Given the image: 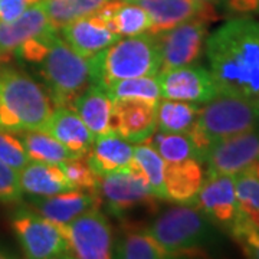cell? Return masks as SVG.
Returning a JSON list of instances; mask_svg holds the SVG:
<instances>
[{
  "instance_id": "1",
  "label": "cell",
  "mask_w": 259,
  "mask_h": 259,
  "mask_svg": "<svg viewBox=\"0 0 259 259\" xmlns=\"http://www.w3.org/2000/svg\"><path fill=\"white\" fill-rule=\"evenodd\" d=\"M204 47L219 95L259 102V20L231 19Z\"/></svg>"
},
{
  "instance_id": "2",
  "label": "cell",
  "mask_w": 259,
  "mask_h": 259,
  "mask_svg": "<svg viewBox=\"0 0 259 259\" xmlns=\"http://www.w3.org/2000/svg\"><path fill=\"white\" fill-rule=\"evenodd\" d=\"M55 104L28 74L0 66V130L42 131Z\"/></svg>"
},
{
  "instance_id": "3",
  "label": "cell",
  "mask_w": 259,
  "mask_h": 259,
  "mask_svg": "<svg viewBox=\"0 0 259 259\" xmlns=\"http://www.w3.org/2000/svg\"><path fill=\"white\" fill-rule=\"evenodd\" d=\"M94 69V83L107 90L111 83L157 75L161 66L156 37L151 33L118 39L112 45L91 56Z\"/></svg>"
},
{
  "instance_id": "4",
  "label": "cell",
  "mask_w": 259,
  "mask_h": 259,
  "mask_svg": "<svg viewBox=\"0 0 259 259\" xmlns=\"http://www.w3.org/2000/svg\"><path fill=\"white\" fill-rule=\"evenodd\" d=\"M255 128H259V102L219 95L200 108L187 134L202 163L213 144Z\"/></svg>"
},
{
  "instance_id": "5",
  "label": "cell",
  "mask_w": 259,
  "mask_h": 259,
  "mask_svg": "<svg viewBox=\"0 0 259 259\" xmlns=\"http://www.w3.org/2000/svg\"><path fill=\"white\" fill-rule=\"evenodd\" d=\"M40 75L49 88L56 107H71L75 100L94 83L91 56L78 54L54 32L47 54L40 59Z\"/></svg>"
},
{
  "instance_id": "6",
  "label": "cell",
  "mask_w": 259,
  "mask_h": 259,
  "mask_svg": "<svg viewBox=\"0 0 259 259\" xmlns=\"http://www.w3.org/2000/svg\"><path fill=\"white\" fill-rule=\"evenodd\" d=\"M146 232L160 243L168 258L199 250L210 239L207 218L186 204L164 210Z\"/></svg>"
},
{
  "instance_id": "7",
  "label": "cell",
  "mask_w": 259,
  "mask_h": 259,
  "mask_svg": "<svg viewBox=\"0 0 259 259\" xmlns=\"http://www.w3.org/2000/svg\"><path fill=\"white\" fill-rule=\"evenodd\" d=\"M97 190L114 216H124L134 209L156 207V196L151 193L147 179L134 161L98 177Z\"/></svg>"
},
{
  "instance_id": "8",
  "label": "cell",
  "mask_w": 259,
  "mask_h": 259,
  "mask_svg": "<svg viewBox=\"0 0 259 259\" xmlns=\"http://www.w3.org/2000/svg\"><path fill=\"white\" fill-rule=\"evenodd\" d=\"M56 226L66 243V258H112L114 239L111 225L100 209L88 210L71 222Z\"/></svg>"
},
{
  "instance_id": "9",
  "label": "cell",
  "mask_w": 259,
  "mask_h": 259,
  "mask_svg": "<svg viewBox=\"0 0 259 259\" xmlns=\"http://www.w3.org/2000/svg\"><path fill=\"white\" fill-rule=\"evenodd\" d=\"M12 228L26 258H66V243L58 226L33 209L18 210Z\"/></svg>"
},
{
  "instance_id": "10",
  "label": "cell",
  "mask_w": 259,
  "mask_h": 259,
  "mask_svg": "<svg viewBox=\"0 0 259 259\" xmlns=\"http://www.w3.org/2000/svg\"><path fill=\"white\" fill-rule=\"evenodd\" d=\"M209 20L192 19L154 35L161 58L160 71L193 64L203 52L209 36Z\"/></svg>"
},
{
  "instance_id": "11",
  "label": "cell",
  "mask_w": 259,
  "mask_h": 259,
  "mask_svg": "<svg viewBox=\"0 0 259 259\" xmlns=\"http://www.w3.org/2000/svg\"><path fill=\"white\" fill-rule=\"evenodd\" d=\"M161 97L167 100L207 104L219 97L210 71L200 65H185L173 69L158 71Z\"/></svg>"
},
{
  "instance_id": "12",
  "label": "cell",
  "mask_w": 259,
  "mask_h": 259,
  "mask_svg": "<svg viewBox=\"0 0 259 259\" xmlns=\"http://www.w3.org/2000/svg\"><path fill=\"white\" fill-rule=\"evenodd\" d=\"M256 161H259V128L213 144L202 160L206 164V176H235Z\"/></svg>"
},
{
  "instance_id": "13",
  "label": "cell",
  "mask_w": 259,
  "mask_h": 259,
  "mask_svg": "<svg viewBox=\"0 0 259 259\" xmlns=\"http://www.w3.org/2000/svg\"><path fill=\"white\" fill-rule=\"evenodd\" d=\"M194 202L207 219L229 229L239 213L235 177L228 175L206 176Z\"/></svg>"
},
{
  "instance_id": "14",
  "label": "cell",
  "mask_w": 259,
  "mask_h": 259,
  "mask_svg": "<svg viewBox=\"0 0 259 259\" xmlns=\"http://www.w3.org/2000/svg\"><path fill=\"white\" fill-rule=\"evenodd\" d=\"M148 13L151 25L148 33L156 35L192 19H206L213 22L216 12L212 3L202 0H137Z\"/></svg>"
},
{
  "instance_id": "15",
  "label": "cell",
  "mask_w": 259,
  "mask_h": 259,
  "mask_svg": "<svg viewBox=\"0 0 259 259\" xmlns=\"http://www.w3.org/2000/svg\"><path fill=\"white\" fill-rule=\"evenodd\" d=\"M100 204L101 197L98 192L68 190L48 197H37L32 203V209L55 225H64L82 213L98 209Z\"/></svg>"
},
{
  "instance_id": "16",
  "label": "cell",
  "mask_w": 259,
  "mask_h": 259,
  "mask_svg": "<svg viewBox=\"0 0 259 259\" xmlns=\"http://www.w3.org/2000/svg\"><path fill=\"white\" fill-rule=\"evenodd\" d=\"M61 29L65 42L69 44L78 54L88 58L112 45L121 37L108 29L98 13L76 19Z\"/></svg>"
},
{
  "instance_id": "17",
  "label": "cell",
  "mask_w": 259,
  "mask_h": 259,
  "mask_svg": "<svg viewBox=\"0 0 259 259\" xmlns=\"http://www.w3.org/2000/svg\"><path fill=\"white\" fill-rule=\"evenodd\" d=\"M56 30L51 25L42 0L26 9L12 22L0 23V56L15 52L32 37Z\"/></svg>"
},
{
  "instance_id": "18",
  "label": "cell",
  "mask_w": 259,
  "mask_h": 259,
  "mask_svg": "<svg viewBox=\"0 0 259 259\" xmlns=\"http://www.w3.org/2000/svg\"><path fill=\"white\" fill-rule=\"evenodd\" d=\"M72 107L95 137L117 133L114 101L101 87L91 85L75 100Z\"/></svg>"
},
{
  "instance_id": "19",
  "label": "cell",
  "mask_w": 259,
  "mask_h": 259,
  "mask_svg": "<svg viewBox=\"0 0 259 259\" xmlns=\"http://www.w3.org/2000/svg\"><path fill=\"white\" fill-rule=\"evenodd\" d=\"M157 104L114 101L117 134L130 143H143L153 136L157 130Z\"/></svg>"
},
{
  "instance_id": "20",
  "label": "cell",
  "mask_w": 259,
  "mask_h": 259,
  "mask_svg": "<svg viewBox=\"0 0 259 259\" xmlns=\"http://www.w3.org/2000/svg\"><path fill=\"white\" fill-rule=\"evenodd\" d=\"M42 133L52 136L78 156H85L95 140L79 115L69 107H55Z\"/></svg>"
},
{
  "instance_id": "21",
  "label": "cell",
  "mask_w": 259,
  "mask_h": 259,
  "mask_svg": "<svg viewBox=\"0 0 259 259\" xmlns=\"http://www.w3.org/2000/svg\"><path fill=\"white\" fill-rule=\"evenodd\" d=\"M85 156H88L87 163L95 176L102 177L128 166L134 158V147L117 133H108L95 137L93 147Z\"/></svg>"
},
{
  "instance_id": "22",
  "label": "cell",
  "mask_w": 259,
  "mask_h": 259,
  "mask_svg": "<svg viewBox=\"0 0 259 259\" xmlns=\"http://www.w3.org/2000/svg\"><path fill=\"white\" fill-rule=\"evenodd\" d=\"M204 180V171L199 160L166 163L164 186L167 200L180 204L193 203Z\"/></svg>"
},
{
  "instance_id": "23",
  "label": "cell",
  "mask_w": 259,
  "mask_h": 259,
  "mask_svg": "<svg viewBox=\"0 0 259 259\" xmlns=\"http://www.w3.org/2000/svg\"><path fill=\"white\" fill-rule=\"evenodd\" d=\"M19 177L22 192L32 197H48L74 190L59 164L30 160L19 171Z\"/></svg>"
},
{
  "instance_id": "24",
  "label": "cell",
  "mask_w": 259,
  "mask_h": 259,
  "mask_svg": "<svg viewBox=\"0 0 259 259\" xmlns=\"http://www.w3.org/2000/svg\"><path fill=\"white\" fill-rule=\"evenodd\" d=\"M20 141L30 160L42 163L61 164L72 158L83 157L75 154L74 151L65 147L62 143L42 131H23L20 136Z\"/></svg>"
},
{
  "instance_id": "25",
  "label": "cell",
  "mask_w": 259,
  "mask_h": 259,
  "mask_svg": "<svg viewBox=\"0 0 259 259\" xmlns=\"http://www.w3.org/2000/svg\"><path fill=\"white\" fill-rule=\"evenodd\" d=\"M200 105L193 102L160 100L157 104V130L161 133H187L200 112Z\"/></svg>"
},
{
  "instance_id": "26",
  "label": "cell",
  "mask_w": 259,
  "mask_h": 259,
  "mask_svg": "<svg viewBox=\"0 0 259 259\" xmlns=\"http://www.w3.org/2000/svg\"><path fill=\"white\" fill-rule=\"evenodd\" d=\"M157 151L166 163H180L185 160H199V153L187 133H153L143 141ZM200 161V160H199Z\"/></svg>"
},
{
  "instance_id": "27",
  "label": "cell",
  "mask_w": 259,
  "mask_h": 259,
  "mask_svg": "<svg viewBox=\"0 0 259 259\" xmlns=\"http://www.w3.org/2000/svg\"><path fill=\"white\" fill-rule=\"evenodd\" d=\"M112 101H141L157 104L161 97V90L157 78L153 76H137L121 79L111 83L107 90Z\"/></svg>"
},
{
  "instance_id": "28",
  "label": "cell",
  "mask_w": 259,
  "mask_h": 259,
  "mask_svg": "<svg viewBox=\"0 0 259 259\" xmlns=\"http://www.w3.org/2000/svg\"><path fill=\"white\" fill-rule=\"evenodd\" d=\"M108 0H42L54 29H61L76 19L95 13Z\"/></svg>"
},
{
  "instance_id": "29",
  "label": "cell",
  "mask_w": 259,
  "mask_h": 259,
  "mask_svg": "<svg viewBox=\"0 0 259 259\" xmlns=\"http://www.w3.org/2000/svg\"><path fill=\"white\" fill-rule=\"evenodd\" d=\"M112 256L121 259H163L167 252L148 232L127 233L112 248Z\"/></svg>"
},
{
  "instance_id": "30",
  "label": "cell",
  "mask_w": 259,
  "mask_h": 259,
  "mask_svg": "<svg viewBox=\"0 0 259 259\" xmlns=\"http://www.w3.org/2000/svg\"><path fill=\"white\" fill-rule=\"evenodd\" d=\"M133 161L146 176L151 193L157 199L167 200L166 186H164V173H166V161L161 158L157 151L151 146L141 143L134 147Z\"/></svg>"
},
{
  "instance_id": "31",
  "label": "cell",
  "mask_w": 259,
  "mask_h": 259,
  "mask_svg": "<svg viewBox=\"0 0 259 259\" xmlns=\"http://www.w3.org/2000/svg\"><path fill=\"white\" fill-rule=\"evenodd\" d=\"M151 20L148 13L139 3L122 2L114 13L111 22L107 23L108 29L120 36H136L148 32Z\"/></svg>"
},
{
  "instance_id": "32",
  "label": "cell",
  "mask_w": 259,
  "mask_h": 259,
  "mask_svg": "<svg viewBox=\"0 0 259 259\" xmlns=\"http://www.w3.org/2000/svg\"><path fill=\"white\" fill-rule=\"evenodd\" d=\"M235 190L238 199V210L248 214L259 210V161L248 166L235 175Z\"/></svg>"
},
{
  "instance_id": "33",
  "label": "cell",
  "mask_w": 259,
  "mask_h": 259,
  "mask_svg": "<svg viewBox=\"0 0 259 259\" xmlns=\"http://www.w3.org/2000/svg\"><path fill=\"white\" fill-rule=\"evenodd\" d=\"M69 185L74 190H88V192H98V177L95 176L88 163L82 157L72 158L59 164Z\"/></svg>"
},
{
  "instance_id": "34",
  "label": "cell",
  "mask_w": 259,
  "mask_h": 259,
  "mask_svg": "<svg viewBox=\"0 0 259 259\" xmlns=\"http://www.w3.org/2000/svg\"><path fill=\"white\" fill-rule=\"evenodd\" d=\"M229 231L233 239L241 246L242 252L248 258L259 259V228L253 226L249 221H246L242 214L238 213Z\"/></svg>"
},
{
  "instance_id": "35",
  "label": "cell",
  "mask_w": 259,
  "mask_h": 259,
  "mask_svg": "<svg viewBox=\"0 0 259 259\" xmlns=\"http://www.w3.org/2000/svg\"><path fill=\"white\" fill-rule=\"evenodd\" d=\"M0 161L18 171L30 161L22 141L5 130H0Z\"/></svg>"
},
{
  "instance_id": "36",
  "label": "cell",
  "mask_w": 259,
  "mask_h": 259,
  "mask_svg": "<svg viewBox=\"0 0 259 259\" xmlns=\"http://www.w3.org/2000/svg\"><path fill=\"white\" fill-rule=\"evenodd\" d=\"M22 196L19 171L0 161V202L18 203L22 200Z\"/></svg>"
},
{
  "instance_id": "37",
  "label": "cell",
  "mask_w": 259,
  "mask_h": 259,
  "mask_svg": "<svg viewBox=\"0 0 259 259\" xmlns=\"http://www.w3.org/2000/svg\"><path fill=\"white\" fill-rule=\"evenodd\" d=\"M40 0H0V23L12 22Z\"/></svg>"
},
{
  "instance_id": "38",
  "label": "cell",
  "mask_w": 259,
  "mask_h": 259,
  "mask_svg": "<svg viewBox=\"0 0 259 259\" xmlns=\"http://www.w3.org/2000/svg\"><path fill=\"white\" fill-rule=\"evenodd\" d=\"M226 10L236 16L259 15V0H226Z\"/></svg>"
},
{
  "instance_id": "39",
  "label": "cell",
  "mask_w": 259,
  "mask_h": 259,
  "mask_svg": "<svg viewBox=\"0 0 259 259\" xmlns=\"http://www.w3.org/2000/svg\"><path fill=\"white\" fill-rule=\"evenodd\" d=\"M202 2H209V3H213V2H218V0H202Z\"/></svg>"
},
{
  "instance_id": "40",
  "label": "cell",
  "mask_w": 259,
  "mask_h": 259,
  "mask_svg": "<svg viewBox=\"0 0 259 259\" xmlns=\"http://www.w3.org/2000/svg\"><path fill=\"white\" fill-rule=\"evenodd\" d=\"M122 2H133V3H134V2H137V0H122Z\"/></svg>"
}]
</instances>
